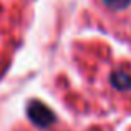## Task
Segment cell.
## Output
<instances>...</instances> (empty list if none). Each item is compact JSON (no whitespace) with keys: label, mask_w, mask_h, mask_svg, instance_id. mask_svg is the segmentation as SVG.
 <instances>
[{"label":"cell","mask_w":131,"mask_h":131,"mask_svg":"<svg viewBox=\"0 0 131 131\" xmlns=\"http://www.w3.org/2000/svg\"><path fill=\"white\" fill-rule=\"evenodd\" d=\"M27 115H28L30 121L33 125L40 126V128H48L51 123L55 121V115L47 105L37 101V100H32V101L27 105Z\"/></svg>","instance_id":"cell-1"},{"label":"cell","mask_w":131,"mask_h":131,"mask_svg":"<svg viewBox=\"0 0 131 131\" xmlns=\"http://www.w3.org/2000/svg\"><path fill=\"white\" fill-rule=\"evenodd\" d=\"M111 83L118 90H129L131 88V77L125 71H115L111 75Z\"/></svg>","instance_id":"cell-2"},{"label":"cell","mask_w":131,"mask_h":131,"mask_svg":"<svg viewBox=\"0 0 131 131\" xmlns=\"http://www.w3.org/2000/svg\"><path fill=\"white\" fill-rule=\"evenodd\" d=\"M110 10H123L131 3V0H101Z\"/></svg>","instance_id":"cell-3"}]
</instances>
